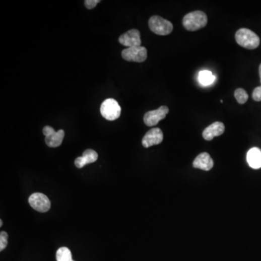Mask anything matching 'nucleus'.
Listing matches in <instances>:
<instances>
[{
  "mask_svg": "<svg viewBox=\"0 0 261 261\" xmlns=\"http://www.w3.org/2000/svg\"><path fill=\"white\" fill-rule=\"evenodd\" d=\"M182 24L187 31H198L207 25V15L201 11L188 13L183 18Z\"/></svg>",
  "mask_w": 261,
  "mask_h": 261,
  "instance_id": "1",
  "label": "nucleus"
},
{
  "mask_svg": "<svg viewBox=\"0 0 261 261\" xmlns=\"http://www.w3.org/2000/svg\"><path fill=\"white\" fill-rule=\"evenodd\" d=\"M236 42L241 47L247 49H255L260 45V38L253 31L242 28L235 34Z\"/></svg>",
  "mask_w": 261,
  "mask_h": 261,
  "instance_id": "2",
  "label": "nucleus"
},
{
  "mask_svg": "<svg viewBox=\"0 0 261 261\" xmlns=\"http://www.w3.org/2000/svg\"><path fill=\"white\" fill-rule=\"evenodd\" d=\"M148 24L150 30L160 36L168 35L173 29V24L169 21L159 16H152L149 20Z\"/></svg>",
  "mask_w": 261,
  "mask_h": 261,
  "instance_id": "3",
  "label": "nucleus"
},
{
  "mask_svg": "<svg viewBox=\"0 0 261 261\" xmlns=\"http://www.w3.org/2000/svg\"><path fill=\"white\" fill-rule=\"evenodd\" d=\"M102 117L107 120H115L120 116L121 108L118 102L113 98H108L102 102L100 107Z\"/></svg>",
  "mask_w": 261,
  "mask_h": 261,
  "instance_id": "4",
  "label": "nucleus"
},
{
  "mask_svg": "<svg viewBox=\"0 0 261 261\" xmlns=\"http://www.w3.org/2000/svg\"><path fill=\"white\" fill-rule=\"evenodd\" d=\"M121 55L128 62H143L148 57V50L143 46L126 48L122 51Z\"/></svg>",
  "mask_w": 261,
  "mask_h": 261,
  "instance_id": "5",
  "label": "nucleus"
},
{
  "mask_svg": "<svg viewBox=\"0 0 261 261\" xmlns=\"http://www.w3.org/2000/svg\"><path fill=\"white\" fill-rule=\"evenodd\" d=\"M43 134L45 136V143L49 148H57L60 146L62 143L65 132L63 130H59L55 132L52 127L46 125L43 128Z\"/></svg>",
  "mask_w": 261,
  "mask_h": 261,
  "instance_id": "6",
  "label": "nucleus"
},
{
  "mask_svg": "<svg viewBox=\"0 0 261 261\" xmlns=\"http://www.w3.org/2000/svg\"><path fill=\"white\" fill-rule=\"evenodd\" d=\"M30 206L40 213H46L50 209L51 203L49 198L42 193H34L30 196Z\"/></svg>",
  "mask_w": 261,
  "mask_h": 261,
  "instance_id": "7",
  "label": "nucleus"
},
{
  "mask_svg": "<svg viewBox=\"0 0 261 261\" xmlns=\"http://www.w3.org/2000/svg\"><path fill=\"white\" fill-rule=\"evenodd\" d=\"M169 109L167 106H161L157 110L148 111L144 115V122L148 126H154L166 118Z\"/></svg>",
  "mask_w": 261,
  "mask_h": 261,
  "instance_id": "8",
  "label": "nucleus"
},
{
  "mask_svg": "<svg viewBox=\"0 0 261 261\" xmlns=\"http://www.w3.org/2000/svg\"><path fill=\"white\" fill-rule=\"evenodd\" d=\"M119 42L128 48L141 46V36L137 29H130L119 37Z\"/></svg>",
  "mask_w": 261,
  "mask_h": 261,
  "instance_id": "9",
  "label": "nucleus"
},
{
  "mask_svg": "<svg viewBox=\"0 0 261 261\" xmlns=\"http://www.w3.org/2000/svg\"><path fill=\"white\" fill-rule=\"evenodd\" d=\"M163 140V134L159 128H152L147 132L146 135L143 139V145L144 148H149L150 147L158 145L161 143Z\"/></svg>",
  "mask_w": 261,
  "mask_h": 261,
  "instance_id": "10",
  "label": "nucleus"
},
{
  "mask_svg": "<svg viewBox=\"0 0 261 261\" xmlns=\"http://www.w3.org/2000/svg\"><path fill=\"white\" fill-rule=\"evenodd\" d=\"M225 130V125L221 122L216 121L205 128L203 137L207 141H211L214 137L221 136Z\"/></svg>",
  "mask_w": 261,
  "mask_h": 261,
  "instance_id": "11",
  "label": "nucleus"
},
{
  "mask_svg": "<svg viewBox=\"0 0 261 261\" xmlns=\"http://www.w3.org/2000/svg\"><path fill=\"white\" fill-rule=\"evenodd\" d=\"M214 162L211 155L207 153H201L193 162V167L195 168L208 171L212 169Z\"/></svg>",
  "mask_w": 261,
  "mask_h": 261,
  "instance_id": "12",
  "label": "nucleus"
},
{
  "mask_svg": "<svg viewBox=\"0 0 261 261\" xmlns=\"http://www.w3.org/2000/svg\"><path fill=\"white\" fill-rule=\"evenodd\" d=\"M97 158H98V155L96 151L89 149L84 152L82 157H79L75 160V166L78 168H83L86 165L95 163L97 161Z\"/></svg>",
  "mask_w": 261,
  "mask_h": 261,
  "instance_id": "13",
  "label": "nucleus"
},
{
  "mask_svg": "<svg viewBox=\"0 0 261 261\" xmlns=\"http://www.w3.org/2000/svg\"><path fill=\"white\" fill-rule=\"evenodd\" d=\"M247 160L249 166L254 169L261 168V150L259 148H253L249 150L247 154Z\"/></svg>",
  "mask_w": 261,
  "mask_h": 261,
  "instance_id": "14",
  "label": "nucleus"
},
{
  "mask_svg": "<svg viewBox=\"0 0 261 261\" xmlns=\"http://www.w3.org/2000/svg\"><path fill=\"white\" fill-rule=\"evenodd\" d=\"M56 258L57 261H74L72 259V252L66 247H60L57 249Z\"/></svg>",
  "mask_w": 261,
  "mask_h": 261,
  "instance_id": "15",
  "label": "nucleus"
},
{
  "mask_svg": "<svg viewBox=\"0 0 261 261\" xmlns=\"http://www.w3.org/2000/svg\"><path fill=\"white\" fill-rule=\"evenodd\" d=\"M215 77L213 75L212 73L208 72V71H203L199 74V81L203 85H210L214 83Z\"/></svg>",
  "mask_w": 261,
  "mask_h": 261,
  "instance_id": "16",
  "label": "nucleus"
},
{
  "mask_svg": "<svg viewBox=\"0 0 261 261\" xmlns=\"http://www.w3.org/2000/svg\"><path fill=\"white\" fill-rule=\"evenodd\" d=\"M234 97L239 104H244L248 100V95L244 89L242 88L237 89L234 92Z\"/></svg>",
  "mask_w": 261,
  "mask_h": 261,
  "instance_id": "17",
  "label": "nucleus"
},
{
  "mask_svg": "<svg viewBox=\"0 0 261 261\" xmlns=\"http://www.w3.org/2000/svg\"><path fill=\"white\" fill-rule=\"evenodd\" d=\"M8 243V234L6 232H1L0 233V250L3 251V249L6 248Z\"/></svg>",
  "mask_w": 261,
  "mask_h": 261,
  "instance_id": "18",
  "label": "nucleus"
},
{
  "mask_svg": "<svg viewBox=\"0 0 261 261\" xmlns=\"http://www.w3.org/2000/svg\"><path fill=\"white\" fill-rule=\"evenodd\" d=\"M100 3V0H86V1H84V5H85L87 9L92 10L95 8L97 5Z\"/></svg>",
  "mask_w": 261,
  "mask_h": 261,
  "instance_id": "19",
  "label": "nucleus"
},
{
  "mask_svg": "<svg viewBox=\"0 0 261 261\" xmlns=\"http://www.w3.org/2000/svg\"><path fill=\"white\" fill-rule=\"evenodd\" d=\"M252 99L256 102L261 101V86L254 89L252 92Z\"/></svg>",
  "mask_w": 261,
  "mask_h": 261,
  "instance_id": "20",
  "label": "nucleus"
},
{
  "mask_svg": "<svg viewBox=\"0 0 261 261\" xmlns=\"http://www.w3.org/2000/svg\"><path fill=\"white\" fill-rule=\"evenodd\" d=\"M259 74H260V82H261V64H260V66H259Z\"/></svg>",
  "mask_w": 261,
  "mask_h": 261,
  "instance_id": "21",
  "label": "nucleus"
},
{
  "mask_svg": "<svg viewBox=\"0 0 261 261\" xmlns=\"http://www.w3.org/2000/svg\"><path fill=\"white\" fill-rule=\"evenodd\" d=\"M3 226V221H2V220H1V221H0V226Z\"/></svg>",
  "mask_w": 261,
  "mask_h": 261,
  "instance_id": "22",
  "label": "nucleus"
}]
</instances>
